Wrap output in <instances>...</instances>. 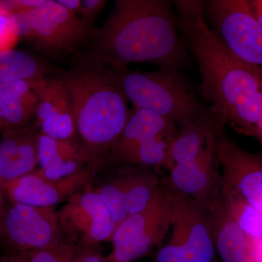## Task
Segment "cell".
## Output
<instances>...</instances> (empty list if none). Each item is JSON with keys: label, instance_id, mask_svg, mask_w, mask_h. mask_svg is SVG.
<instances>
[{"label": "cell", "instance_id": "32", "mask_svg": "<svg viewBox=\"0 0 262 262\" xmlns=\"http://www.w3.org/2000/svg\"><path fill=\"white\" fill-rule=\"evenodd\" d=\"M6 196V192L3 184H0V217L3 215L5 208V198Z\"/></svg>", "mask_w": 262, "mask_h": 262}, {"label": "cell", "instance_id": "14", "mask_svg": "<svg viewBox=\"0 0 262 262\" xmlns=\"http://www.w3.org/2000/svg\"><path fill=\"white\" fill-rule=\"evenodd\" d=\"M215 149L228 183L253 208L262 213V150L248 152L231 141L225 125L215 124Z\"/></svg>", "mask_w": 262, "mask_h": 262}, {"label": "cell", "instance_id": "18", "mask_svg": "<svg viewBox=\"0 0 262 262\" xmlns=\"http://www.w3.org/2000/svg\"><path fill=\"white\" fill-rule=\"evenodd\" d=\"M39 136L35 126L3 131L0 139V184L34 173L39 165Z\"/></svg>", "mask_w": 262, "mask_h": 262}, {"label": "cell", "instance_id": "5", "mask_svg": "<svg viewBox=\"0 0 262 262\" xmlns=\"http://www.w3.org/2000/svg\"><path fill=\"white\" fill-rule=\"evenodd\" d=\"M219 163L212 111L179 131L169 155L168 168L175 193L208 205Z\"/></svg>", "mask_w": 262, "mask_h": 262}, {"label": "cell", "instance_id": "30", "mask_svg": "<svg viewBox=\"0 0 262 262\" xmlns=\"http://www.w3.org/2000/svg\"><path fill=\"white\" fill-rule=\"evenodd\" d=\"M0 262H24V261L20 253H5L4 256L0 258Z\"/></svg>", "mask_w": 262, "mask_h": 262}, {"label": "cell", "instance_id": "17", "mask_svg": "<svg viewBox=\"0 0 262 262\" xmlns=\"http://www.w3.org/2000/svg\"><path fill=\"white\" fill-rule=\"evenodd\" d=\"M207 208L215 251L222 262H262L257 242L239 228L219 196Z\"/></svg>", "mask_w": 262, "mask_h": 262}, {"label": "cell", "instance_id": "11", "mask_svg": "<svg viewBox=\"0 0 262 262\" xmlns=\"http://www.w3.org/2000/svg\"><path fill=\"white\" fill-rule=\"evenodd\" d=\"M24 13L28 26L25 38L46 54L72 53L92 37L91 27L57 1L46 0Z\"/></svg>", "mask_w": 262, "mask_h": 262}, {"label": "cell", "instance_id": "25", "mask_svg": "<svg viewBox=\"0 0 262 262\" xmlns=\"http://www.w3.org/2000/svg\"><path fill=\"white\" fill-rule=\"evenodd\" d=\"M20 38L14 15L0 9V52L14 49Z\"/></svg>", "mask_w": 262, "mask_h": 262}, {"label": "cell", "instance_id": "6", "mask_svg": "<svg viewBox=\"0 0 262 262\" xmlns=\"http://www.w3.org/2000/svg\"><path fill=\"white\" fill-rule=\"evenodd\" d=\"M179 134L177 125L168 119L134 108L103 163L147 168L168 167L170 148Z\"/></svg>", "mask_w": 262, "mask_h": 262}, {"label": "cell", "instance_id": "24", "mask_svg": "<svg viewBox=\"0 0 262 262\" xmlns=\"http://www.w3.org/2000/svg\"><path fill=\"white\" fill-rule=\"evenodd\" d=\"M19 253L24 262H70V245L64 241L54 248Z\"/></svg>", "mask_w": 262, "mask_h": 262}, {"label": "cell", "instance_id": "23", "mask_svg": "<svg viewBox=\"0 0 262 262\" xmlns=\"http://www.w3.org/2000/svg\"><path fill=\"white\" fill-rule=\"evenodd\" d=\"M261 120L262 91H260L235 108L228 123L239 134L250 136L253 127Z\"/></svg>", "mask_w": 262, "mask_h": 262}, {"label": "cell", "instance_id": "27", "mask_svg": "<svg viewBox=\"0 0 262 262\" xmlns=\"http://www.w3.org/2000/svg\"><path fill=\"white\" fill-rule=\"evenodd\" d=\"M70 262H105L99 250L79 248L72 245H70Z\"/></svg>", "mask_w": 262, "mask_h": 262}, {"label": "cell", "instance_id": "12", "mask_svg": "<svg viewBox=\"0 0 262 262\" xmlns=\"http://www.w3.org/2000/svg\"><path fill=\"white\" fill-rule=\"evenodd\" d=\"M65 242L82 248L99 250L112 241L117 225L101 196L89 184L67 200L57 212Z\"/></svg>", "mask_w": 262, "mask_h": 262}, {"label": "cell", "instance_id": "34", "mask_svg": "<svg viewBox=\"0 0 262 262\" xmlns=\"http://www.w3.org/2000/svg\"><path fill=\"white\" fill-rule=\"evenodd\" d=\"M258 249H259L260 253H261L262 256V239L260 241H257Z\"/></svg>", "mask_w": 262, "mask_h": 262}, {"label": "cell", "instance_id": "28", "mask_svg": "<svg viewBox=\"0 0 262 262\" xmlns=\"http://www.w3.org/2000/svg\"><path fill=\"white\" fill-rule=\"evenodd\" d=\"M57 2L71 13H74L77 16L78 15H80V0H58Z\"/></svg>", "mask_w": 262, "mask_h": 262}, {"label": "cell", "instance_id": "10", "mask_svg": "<svg viewBox=\"0 0 262 262\" xmlns=\"http://www.w3.org/2000/svg\"><path fill=\"white\" fill-rule=\"evenodd\" d=\"M63 241L53 208L11 203L0 217V246L5 253L48 249Z\"/></svg>", "mask_w": 262, "mask_h": 262}, {"label": "cell", "instance_id": "9", "mask_svg": "<svg viewBox=\"0 0 262 262\" xmlns=\"http://www.w3.org/2000/svg\"><path fill=\"white\" fill-rule=\"evenodd\" d=\"M203 11L224 45L239 60L262 69V27L248 0L203 1Z\"/></svg>", "mask_w": 262, "mask_h": 262}, {"label": "cell", "instance_id": "8", "mask_svg": "<svg viewBox=\"0 0 262 262\" xmlns=\"http://www.w3.org/2000/svg\"><path fill=\"white\" fill-rule=\"evenodd\" d=\"M115 165L118 168L105 175L95 170L89 184L101 196L117 226L128 215L144 211L163 192L149 168Z\"/></svg>", "mask_w": 262, "mask_h": 262}, {"label": "cell", "instance_id": "4", "mask_svg": "<svg viewBox=\"0 0 262 262\" xmlns=\"http://www.w3.org/2000/svg\"><path fill=\"white\" fill-rule=\"evenodd\" d=\"M117 81L125 97L136 110L165 117L179 131L211 111L196 98L185 77L175 69L160 68L142 72L125 68L116 70Z\"/></svg>", "mask_w": 262, "mask_h": 262}, {"label": "cell", "instance_id": "26", "mask_svg": "<svg viewBox=\"0 0 262 262\" xmlns=\"http://www.w3.org/2000/svg\"><path fill=\"white\" fill-rule=\"evenodd\" d=\"M104 0H81L80 15L84 23L91 27L92 22L106 6Z\"/></svg>", "mask_w": 262, "mask_h": 262}, {"label": "cell", "instance_id": "20", "mask_svg": "<svg viewBox=\"0 0 262 262\" xmlns=\"http://www.w3.org/2000/svg\"><path fill=\"white\" fill-rule=\"evenodd\" d=\"M38 101L30 81L0 83V108L9 128L29 125L37 113Z\"/></svg>", "mask_w": 262, "mask_h": 262}, {"label": "cell", "instance_id": "2", "mask_svg": "<svg viewBox=\"0 0 262 262\" xmlns=\"http://www.w3.org/2000/svg\"><path fill=\"white\" fill-rule=\"evenodd\" d=\"M179 31L198 62V92L211 103L215 123H228L234 110L262 91V69L244 63L227 49L204 18L203 1H173Z\"/></svg>", "mask_w": 262, "mask_h": 262}, {"label": "cell", "instance_id": "3", "mask_svg": "<svg viewBox=\"0 0 262 262\" xmlns=\"http://www.w3.org/2000/svg\"><path fill=\"white\" fill-rule=\"evenodd\" d=\"M61 78L70 95L76 138L91 163L104 160L130 115L116 70L90 53Z\"/></svg>", "mask_w": 262, "mask_h": 262}, {"label": "cell", "instance_id": "21", "mask_svg": "<svg viewBox=\"0 0 262 262\" xmlns=\"http://www.w3.org/2000/svg\"><path fill=\"white\" fill-rule=\"evenodd\" d=\"M220 201L239 228L256 242L262 239V213L228 183L222 181Z\"/></svg>", "mask_w": 262, "mask_h": 262}, {"label": "cell", "instance_id": "29", "mask_svg": "<svg viewBox=\"0 0 262 262\" xmlns=\"http://www.w3.org/2000/svg\"><path fill=\"white\" fill-rule=\"evenodd\" d=\"M248 3L253 15L262 27V0H248Z\"/></svg>", "mask_w": 262, "mask_h": 262}, {"label": "cell", "instance_id": "13", "mask_svg": "<svg viewBox=\"0 0 262 262\" xmlns=\"http://www.w3.org/2000/svg\"><path fill=\"white\" fill-rule=\"evenodd\" d=\"M170 194L162 192L140 213L128 215L117 226L111 262H134L146 256L163 241L170 220Z\"/></svg>", "mask_w": 262, "mask_h": 262}, {"label": "cell", "instance_id": "22", "mask_svg": "<svg viewBox=\"0 0 262 262\" xmlns=\"http://www.w3.org/2000/svg\"><path fill=\"white\" fill-rule=\"evenodd\" d=\"M47 68L26 52H0V83L15 80H34L47 75Z\"/></svg>", "mask_w": 262, "mask_h": 262}, {"label": "cell", "instance_id": "31", "mask_svg": "<svg viewBox=\"0 0 262 262\" xmlns=\"http://www.w3.org/2000/svg\"><path fill=\"white\" fill-rule=\"evenodd\" d=\"M250 136L254 137L259 142L262 147V120L255 125Z\"/></svg>", "mask_w": 262, "mask_h": 262}, {"label": "cell", "instance_id": "19", "mask_svg": "<svg viewBox=\"0 0 262 262\" xmlns=\"http://www.w3.org/2000/svg\"><path fill=\"white\" fill-rule=\"evenodd\" d=\"M77 138L58 140L39 133V165L44 178L57 180L82 171L92 165Z\"/></svg>", "mask_w": 262, "mask_h": 262}, {"label": "cell", "instance_id": "1", "mask_svg": "<svg viewBox=\"0 0 262 262\" xmlns=\"http://www.w3.org/2000/svg\"><path fill=\"white\" fill-rule=\"evenodd\" d=\"M168 0H118L102 28L93 31L91 54L120 70L150 63L180 70L188 49Z\"/></svg>", "mask_w": 262, "mask_h": 262}, {"label": "cell", "instance_id": "33", "mask_svg": "<svg viewBox=\"0 0 262 262\" xmlns=\"http://www.w3.org/2000/svg\"><path fill=\"white\" fill-rule=\"evenodd\" d=\"M7 129H9L8 123L5 121V117L3 116V112H2L1 108H0V131H5Z\"/></svg>", "mask_w": 262, "mask_h": 262}, {"label": "cell", "instance_id": "15", "mask_svg": "<svg viewBox=\"0 0 262 262\" xmlns=\"http://www.w3.org/2000/svg\"><path fill=\"white\" fill-rule=\"evenodd\" d=\"M96 167L97 163H93L82 171L57 180L44 178L35 171L6 183V196L11 203L53 208L84 189Z\"/></svg>", "mask_w": 262, "mask_h": 262}, {"label": "cell", "instance_id": "7", "mask_svg": "<svg viewBox=\"0 0 262 262\" xmlns=\"http://www.w3.org/2000/svg\"><path fill=\"white\" fill-rule=\"evenodd\" d=\"M170 220L155 262H218L206 208L173 193Z\"/></svg>", "mask_w": 262, "mask_h": 262}, {"label": "cell", "instance_id": "16", "mask_svg": "<svg viewBox=\"0 0 262 262\" xmlns=\"http://www.w3.org/2000/svg\"><path fill=\"white\" fill-rule=\"evenodd\" d=\"M38 96L36 125L39 133L58 140L76 138L77 130L68 91L60 78L31 80Z\"/></svg>", "mask_w": 262, "mask_h": 262}]
</instances>
